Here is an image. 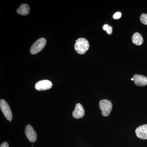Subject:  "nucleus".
<instances>
[{"label":"nucleus","mask_w":147,"mask_h":147,"mask_svg":"<svg viewBox=\"0 0 147 147\" xmlns=\"http://www.w3.org/2000/svg\"><path fill=\"white\" fill-rule=\"evenodd\" d=\"M74 49L78 54L83 55L88 50L90 45L88 41L86 38H79L75 40Z\"/></svg>","instance_id":"nucleus-1"},{"label":"nucleus","mask_w":147,"mask_h":147,"mask_svg":"<svg viewBox=\"0 0 147 147\" xmlns=\"http://www.w3.org/2000/svg\"><path fill=\"white\" fill-rule=\"evenodd\" d=\"M99 106L102 116L108 117L110 115L113 108V104L111 101L107 99L100 100Z\"/></svg>","instance_id":"nucleus-2"},{"label":"nucleus","mask_w":147,"mask_h":147,"mask_svg":"<svg viewBox=\"0 0 147 147\" xmlns=\"http://www.w3.org/2000/svg\"><path fill=\"white\" fill-rule=\"evenodd\" d=\"M46 44V40L43 38H39L33 44L30 50L32 55H36L43 49Z\"/></svg>","instance_id":"nucleus-3"},{"label":"nucleus","mask_w":147,"mask_h":147,"mask_svg":"<svg viewBox=\"0 0 147 147\" xmlns=\"http://www.w3.org/2000/svg\"><path fill=\"white\" fill-rule=\"evenodd\" d=\"M0 108L7 119L11 122L12 119V113L9 105L5 100L1 99L0 100Z\"/></svg>","instance_id":"nucleus-4"},{"label":"nucleus","mask_w":147,"mask_h":147,"mask_svg":"<svg viewBox=\"0 0 147 147\" xmlns=\"http://www.w3.org/2000/svg\"><path fill=\"white\" fill-rule=\"evenodd\" d=\"M52 86L53 84L49 80H41L37 82L35 85V88L38 91H44L50 89Z\"/></svg>","instance_id":"nucleus-5"},{"label":"nucleus","mask_w":147,"mask_h":147,"mask_svg":"<svg viewBox=\"0 0 147 147\" xmlns=\"http://www.w3.org/2000/svg\"><path fill=\"white\" fill-rule=\"evenodd\" d=\"M25 134L27 138L31 142H34L37 139L36 132L30 125H28L25 129Z\"/></svg>","instance_id":"nucleus-6"},{"label":"nucleus","mask_w":147,"mask_h":147,"mask_svg":"<svg viewBox=\"0 0 147 147\" xmlns=\"http://www.w3.org/2000/svg\"><path fill=\"white\" fill-rule=\"evenodd\" d=\"M85 115V110L82 104L78 103L76 104L75 109L72 113V116L74 118H82Z\"/></svg>","instance_id":"nucleus-7"},{"label":"nucleus","mask_w":147,"mask_h":147,"mask_svg":"<svg viewBox=\"0 0 147 147\" xmlns=\"http://www.w3.org/2000/svg\"><path fill=\"white\" fill-rule=\"evenodd\" d=\"M137 137L140 139H147V124L143 125L135 130Z\"/></svg>","instance_id":"nucleus-8"},{"label":"nucleus","mask_w":147,"mask_h":147,"mask_svg":"<svg viewBox=\"0 0 147 147\" xmlns=\"http://www.w3.org/2000/svg\"><path fill=\"white\" fill-rule=\"evenodd\" d=\"M134 84L139 86H144L147 85V77L139 74H134L133 77Z\"/></svg>","instance_id":"nucleus-9"},{"label":"nucleus","mask_w":147,"mask_h":147,"mask_svg":"<svg viewBox=\"0 0 147 147\" xmlns=\"http://www.w3.org/2000/svg\"><path fill=\"white\" fill-rule=\"evenodd\" d=\"M30 11V7L26 4H23L21 5L19 8L17 9V13L23 16L28 15Z\"/></svg>","instance_id":"nucleus-10"},{"label":"nucleus","mask_w":147,"mask_h":147,"mask_svg":"<svg viewBox=\"0 0 147 147\" xmlns=\"http://www.w3.org/2000/svg\"><path fill=\"white\" fill-rule=\"evenodd\" d=\"M132 41L134 44L137 45H141L144 42L142 36L139 33H134L132 36Z\"/></svg>","instance_id":"nucleus-11"},{"label":"nucleus","mask_w":147,"mask_h":147,"mask_svg":"<svg viewBox=\"0 0 147 147\" xmlns=\"http://www.w3.org/2000/svg\"><path fill=\"white\" fill-rule=\"evenodd\" d=\"M102 29H103V30L107 32L108 34H111L113 33V28L108 24H105L102 26Z\"/></svg>","instance_id":"nucleus-12"},{"label":"nucleus","mask_w":147,"mask_h":147,"mask_svg":"<svg viewBox=\"0 0 147 147\" xmlns=\"http://www.w3.org/2000/svg\"><path fill=\"white\" fill-rule=\"evenodd\" d=\"M140 21L142 24L145 25H147V14L143 13L140 16Z\"/></svg>","instance_id":"nucleus-13"},{"label":"nucleus","mask_w":147,"mask_h":147,"mask_svg":"<svg viewBox=\"0 0 147 147\" xmlns=\"http://www.w3.org/2000/svg\"><path fill=\"white\" fill-rule=\"evenodd\" d=\"M121 13L120 12H117L113 15V18L115 19H118L121 18Z\"/></svg>","instance_id":"nucleus-14"},{"label":"nucleus","mask_w":147,"mask_h":147,"mask_svg":"<svg viewBox=\"0 0 147 147\" xmlns=\"http://www.w3.org/2000/svg\"><path fill=\"white\" fill-rule=\"evenodd\" d=\"M0 147H9L8 144H7V142H4L1 144Z\"/></svg>","instance_id":"nucleus-15"},{"label":"nucleus","mask_w":147,"mask_h":147,"mask_svg":"<svg viewBox=\"0 0 147 147\" xmlns=\"http://www.w3.org/2000/svg\"><path fill=\"white\" fill-rule=\"evenodd\" d=\"M131 81H134V79L133 78H132V79H131Z\"/></svg>","instance_id":"nucleus-16"}]
</instances>
